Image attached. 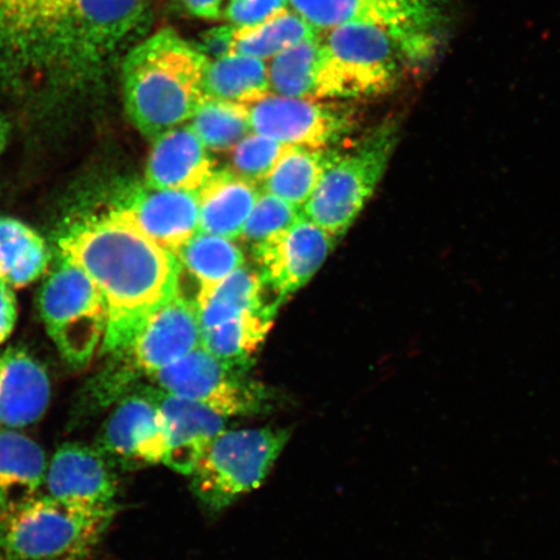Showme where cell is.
<instances>
[{"label": "cell", "mask_w": 560, "mask_h": 560, "mask_svg": "<svg viewBox=\"0 0 560 560\" xmlns=\"http://www.w3.org/2000/svg\"><path fill=\"white\" fill-rule=\"evenodd\" d=\"M317 101L368 100L392 93L409 67L408 48L380 26L346 24L322 35Z\"/></svg>", "instance_id": "cell-4"}, {"label": "cell", "mask_w": 560, "mask_h": 560, "mask_svg": "<svg viewBox=\"0 0 560 560\" xmlns=\"http://www.w3.org/2000/svg\"><path fill=\"white\" fill-rule=\"evenodd\" d=\"M336 237L303 214L282 233L255 245L265 287L282 301L310 282L331 254Z\"/></svg>", "instance_id": "cell-13"}, {"label": "cell", "mask_w": 560, "mask_h": 560, "mask_svg": "<svg viewBox=\"0 0 560 560\" xmlns=\"http://www.w3.org/2000/svg\"><path fill=\"white\" fill-rule=\"evenodd\" d=\"M290 10V0H230L222 18L236 30L255 26Z\"/></svg>", "instance_id": "cell-34"}, {"label": "cell", "mask_w": 560, "mask_h": 560, "mask_svg": "<svg viewBox=\"0 0 560 560\" xmlns=\"http://www.w3.org/2000/svg\"><path fill=\"white\" fill-rule=\"evenodd\" d=\"M209 59L198 46L166 27L126 54L121 67L126 115L153 140L190 122L205 91Z\"/></svg>", "instance_id": "cell-2"}, {"label": "cell", "mask_w": 560, "mask_h": 560, "mask_svg": "<svg viewBox=\"0 0 560 560\" xmlns=\"http://www.w3.org/2000/svg\"><path fill=\"white\" fill-rule=\"evenodd\" d=\"M51 401L44 365L23 348L0 353V429L21 430L38 423Z\"/></svg>", "instance_id": "cell-20"}, {"label": "cell", "mask_w": 560, "mask_h": 560, "mask_svg": "<svg viewBox=\"0 0 560 560\" xmlns=\"http://www.w3.org/2000/svg\"><path fill=\"white\" fill-rule=\"evenodd\" d=\"M58 249L102 292L108 311L105 353H125L147 317L179 293L177 255L110 210L62 231Z\"/></svg>", "instance_id": "cell-1"}, {"label": "cell", "mask_w": 560, "mask_h": 560, "mask_svg": "<svg viewBox=\"0 0 560 560\" xmlns=\"http://www.w3.org/2000/svg\"><path fill=\"white\" fill-rule=\"evenodd\" d=\"M201 340L198 303L178 293L147 317L126 352L136 370L151 376L199 349Z\"/></svg>", "instance_id": "cell-16"}, {"label": "cell", "mask_w": 560, "mask_h": 560, "mask_svg": "<svg viewBox=\"0 0 560 560\" xmlns=\"http://www.w3.org/2000/svg\"><path fill=\"white\" fill-rule=\"evenodd\" d=\"M266 287L258 271L242 266L212 291L199 293L198 303L202 331L210 330L243 314L268 306L264 303Z\"/></svg>", "instance_id": "cell-26"}, {"label": "cell", "mask_w": 560, "mask_h": 560, "mask_svg": "<svg viewBox=\"0 0 560 560\" xmlns=\"http://www.w3.org/2000/svg\"><path fill=\"white\" fill-rule=\"evenodd\" d=\"M45 490V494L70 506L118 510L116 468L95 446L62 444L48 464Z\"/></svg>", "instance_id": "cell-15"}, {"label": "cell", "mask_w": 560, "mask_h": 560, "mask_svg": "<svg viewBox=\"0 0 560 560\" xmlns=\"http://www.w3.org/2000/svg\"><path fill=\"white\" fill-rule=\"evenodd\" d=\"M0 560H10L9 558H7L2 551H0Z\"/></svg>", "instance_id": "cell-39"}, {"label": "cell", "mask_w": 560, "mask_h": 560, "mask_svg": "<svg viewBox=\"0 0 560 560\" xmlns=\"http://www.w3.org/2000/svg\"><path fill=\"white\" fill-rule=\"evenodd\" d=\"M18 300L10 285L0 280V345L9 340L18 324Z\"/></svg>", "instance_id": "cell-36"}, {"label": "cell", "mask_w": 560, "mask_h": 560, "mask_svg": "<svg viewBox=\"0 0 560 560\" xmlns=\"http://www.w3.org/2000/svg\"><path fill=\"white\" fill-rule=\"evenodd\" d=\"M252 131L285 145L328 149L355 128V112L339 101L270 94L249 105Z\"/></svg>", "instance_id": "cell-11"}, {"label": "cell", "mask_w": 560, "mask_h": 560, "mask_svg": "<svg viewBox=\"0 0 560 560\" xmlns=\"http://www.w3.org/2000/svg\"><path fill=\"white\" fill-rule=\"evenodd\" d=\"M261 191L230 170H215L199 191V231L228 240L242 237Z\"/></svg>", "instance_id": "cell-22"}, {"label": "cell", "mask_w": 560, "mask_h": 560, "mask_svg": "<svg viewBox=\"0 0 560 560\" xmlns=\"http://www.w3.org/2000/svg\"><path fill=\"white\" fill-rule=\"evenodd\" d=\"M79 79L72 0H0V88Z\"/></svg>", "instance_id": "cell-3"}, {"label": "cell", "mask_w": 560, "mask_h": 560, "mask_svg": "<svg viewBox=\"0 0 560 560\" xmlns=\"http://www.w3.org/2000/svg\"><path fill=\"white\" fill-rule=\"evenodd\" d=\"M182 266L198 280L199 293L212 291L234 271L244 266L243 252L233 240L198 231L178 250Z\"/></svg>", "instance_id": "cell-28"}, {"label": "cell", "mask_w": 560, "mask_h": 560, "mask_svg": "<svg viewBox=\"0 0 560 560\" xmlns=\"http://www.w3.org/2000/svg\"><path fill=\"white\" fill-rule=\"evenodd\" d=\"M301 215L303 210L262 190L245 223L242 237L255 247L291 228Z\"/></svg>", "instance_id": "cell-33"}, {"label": "cell", "mask_w": 560, "mask_h": 560, "mask_svg": "<svg viewBox=\"0 0 560 560\" xmlns=\"http://www.w3.org/2000/svg\"><path fill=\"white\" fill-rule=\"evenodd\" d=\"M180 2L194 18L214 21L222 18V5L225 0H180Z\"/></svg>", "instance_id": "cell-37"}, {"label": "cell", "mask_w": 560, "mask_h": 560, "mask_svg": "<svg viewBox=\"0 0 560 560\" xmlns=\"http://www.w3.org/2000/svg\"><path fill=\"white\" fill-rule=\"evenodd\" d=\"M248 362L221 360L205 348L152 374L156 388L209 406L221 415L248 417L269 409L271 395L248 376Z\"/></svg>", "instance_id": "cell-10"}, {"label": "cell", "mask_w": 560, "mask_h": 560, "mask_svg": "<svg viewBox=\"0 0 560 560\" xmlns=\"http://www.w3.org/2000/svg\"><path fill=\"white\" fill-rule=\"evenodd\" d=\"M287 147L276 139L252 131L233 150L230 170L252 184H264Z\"/></svg>", "instance_id": "cell-32"}, {"label": "cell", "mask_w": 560, "mask_h": 560, "mask_svg": "<svg viewBox=\"0 0 560 560\" xmlns=\"http://www.w3.org/2000/svg\"><path fill=\"white\" fill-rule=\"evenodd\" d=\"M110 212L177 255L199 231V192L163 190L136 182L125 188Z\"/></svg>", "instance_id": "cell-14"}, {"label": "cell", "mask_w": 560, "mask_h": 560, "mask_svg": "<svg viewBox=\"0 0 560 560\" xmlns=\"http://www.w3.org/2000/svg\"><path fill=\"white\" fill-rule=\"evenodd\" d=\"M116 514L70 506L42 493L0 521V551L10 560H82Z\"/></svg>", "instance_id": "cell-7"}, {"label": "cell", "mask_w": 560, "mask_h": 560, "mask_svg": "<svg viewBox=\"0 0 560 560\" xmlns=\"http://www.w3.org/2000/svg\"><path fill=\"white\" fill-rule=\"evenodd\" d=\"M289 429L225 430L209 445L190 489L209 515H219L264 485L289 444Z\"/></svg>", "instance_id": "cell-6"}, {"label": "cell", "mask_w": 560, "mask_h": 560, "mask_svg": "<svg viewBox=\"0 0 560 560\" xmlns=\"http://www.w3.org/2000/svg\"><path fill=\"white\" fill-rule=\"evenodd\" d=\"M11 136V122L9 118L0 114V155L5 150L7 144H9Z\"/></svg>", "instance_id": "cell-38"}, {"label": "cell", "mask_w": 560, "mask_h": 560, "mask_svg": "<svg viewBox=\"0 0 560 560\" xmlns=\"http://www.w3.org/2000/svg\"><path fill=\"white\" fill-rule=\"evenodd\" d=\"M118 470L164 466L167 440L156 388L130 390L97 433L94 445Z\"/></svg>", "instance_id": "cell-12"}, {"label": "cell", "mask_w": 560, "mask_h": 560, "mask_svg": "<svg viewBox=\"0 0 560 560\" xmlns=\"http://www.w3.org/2000/svg\"><path fill=\"white\" fill-rule=\"evenodd\" d=\"M214 171L206 144L185 124L152 140L144 182L163 190L199 192Z\"/></svg>", "instance_id": "cell-19"}, {"label": "cell", "mask_w": 560, "mask_h": 560, "mask_svg": "<svg viewBox=\"0 0 560 560\" xmlns=\"http://www.w3.org/2000/svg\"><path fill=\"white\" fill-rule=\"evenodd\" d=\"M46 331L70 366L82 369L103 346L107 305L94 280L79 266L59 257L38 299Z\"/></svg>", "instance_id": "cell-8"}, {"label": "cell", "mask_w": 560, "mask_h": 560, "mask_svg": "<svg viewBox=\"0 0 560 560\" xmlns=\"http://www.w3.org/2000/svg\"><path fill=\"white\" fill-rule=\"evenodd\" d=\"M335 149L289 145L264 180L262 190L303 210L319 185Z\"/></svg>", "instance_id": "cell-25"}, {"label": "cell", "mask_w": 560, "mask_h": 560, "mask_svg": "<svg viewBox=\"0 0 560 560\" xmlns=\"http://www.w3.org/2000/svg\"><path fill=\"white\" fill-rule=\"evenodd\" d=\"M156 394L167 440L164 466L188 478L209 445L228 430L229 418L205 404L159 388Z\"/></svg>", "instance_id": "cell-18"}, {"label": "cell", "mask_w": 560, "mask_h": 560, "mask_svg": "<svg viewBox=\"0 0 560 560\" xmlns=\"http://www.w3.org/2000/svg\"><path fill=\"white\" fill-rule=\"evenodd\" d=\"M400 140V124L388 118L349 151L334 153L303 214L335 237L346 234L381 184Z\"/></svg>", "instance_id": "cell-5"}, {"label": "cell", "mask_w": 560, "mask_h": 560, "mask_svg": "<svg viewBox=\"0 0 560 560\" xmlns=\"http://www.w3.org/2000/svg\"><path fill=\"white\" fill-rule=\"evenodd\" d=\"M47 467L37 441L19 430L0 429V521L42 494Z\"/></svg>", "instance_id": "cell-21"}, {"label": "cell", "mask_w": 560, "mask_h": 560, "mask_svg": "<svg viewBox=\"0 0 560 560\" xmlns=\"http://www.w3.org/2000/svg\"><path fill=\"white\" fill-rule=\"evenodd\" d=\"M235 34L236 27L233 25L213 26L200 35L196 46L209 60L226 58L235 54Z\"/></svg>", "instance_id": "cell-35"}, {"label": "cell", "mask_w": 560, "mask_h": 560, "mask_svg": "<svg viewBox=\"0 0 560 560\" xmlns=\"http://www.w3.org/2000/svg\"><path fill=\"white\" fill-rule=\"evenodd\" d=\"M290 5L322 34L346 24L380 26L419 62L435 55L444 24L443 0H290Z\"/></svg>", "instance_id": "cell-9"}, {"label": "cell", "mask_w": 560, "mask_h": 560, "mask_svg": "<svg viewBox=\"0 0 560 560\" xmlns=\"http://www.w3.org/2000/svg\"><path fill=\"white\" fill-rule=\"evenodd\" d=\"M191 128L209 151H233L250 135L249 105L205 96L190 120Z\"/></svg>", "instance_id": "cell-31"}, {"label": "cell", "mask_w": 560, "mask_h": 560, "mask_svg": "<svg viewBox=\"0 0 560 560\" xmlns=\"http://www.w3.org/2000/svg\"><path fill=\"white\" fill-rule=\"evenodd\" d=\"M318 35L320 33L299 13L287 10L265 23L236 30L235 54L271 60L300 42Z\"/></svg>", "instance_id": "cell-29"}, {"label": "cell", "mask_w": 560, "mask_h": 560, "mask_svg": "<svg viewBox=\"0 0 560 560\" xmlns=\"http://www.w3.org/2000/svg\"><path fill=\"white\" fill-rule=\"evenodd\" d=\"M72 4L77 60L85 79L142 23L145 0H72Z\"/></svg>", "instance_id": "cell-17"}, {"label": "cell", "mask_w": 560, "mask_h": 560, "mask_svg": "<svg viewBox=\"0 0 560 560\" xmlns=\"http://www.w3.org/2000/svg\"><path fill=\"white\" fill-rule=\"evenodd\" d=\"M322 58V35L300 42L272 58L268 66L271 94L317 101Z\"/></svg>", "instance_id": "cell-27"}, {"label": "cell", "mask_w": 560, "mask_h": 560, "mask_svg": "<svg viewBox=\"0 0 560 560\" xmlns=\"http://www.w3.org/2000/svg\"><path fill=\"white\" fill-rule=\"evenodd\" d=\"M51 252L37 231L11 217H0V280L24 289L45 275Z\"/></svg>", "instance_id": "cell-23"}, {"label": "cell", "mask_w": 560, "mask_h": 560, "mask_svg": "<svg viewBox=\"0 0 560 560\" xmlns=\"http://www.w3.org/2000/svg\"><path fill=\"white\" fill-rule=\"evenodd\" d=\"M202 91L213 100L254 105L271 94L268 65L242 54L209 60Z\"/></svg>", "instance_id": "cell-24"}, {"label": "cell", "mask_w": 560, "mask_h": 560, "mask_svg": "<svg viewBox=\"0 0 560 560\" xmlns=\"http://www.w3.org/2000/svg\"><path fill=\"white\" fill-rule=\"evenodd\" d=\"M279 303L241 315L225 324L202 331L201 348L221 360L249 362L270 331Z\"/></svg>", "instance_id": "cell-30"}]
</instances>
